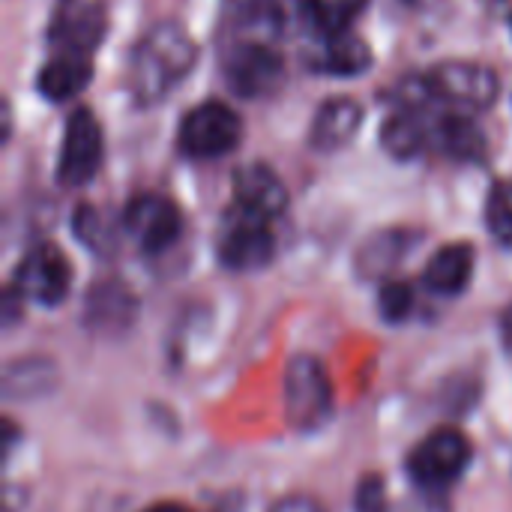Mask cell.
Here are the masks:
<instances>
[{
  "label": "cell",
  "mask_w": 512,
  "mask_h": 512,
  "mask_svg": "<svg viewBox=\"0 0 512 512\" xmlns=\"http://www.w3.org/2000/svg\"><path fill=\"white\" fill-rule=\"evenodd\" d=\"M198 45L177 24L162 21L150 27L129 57V90L138 105H153L165 99L195 66Z\"/></svg>",
  "instance_id": "6da1fadb"
},
{
  "label": "cell",
  "mask_w": 512,
  "mask_h": 512,
  "mask_svg": "<svg viewBox=\"0 0 512 512\" xmlns=\"http://www.w3.org/2000/svg\"><path fill=\"white\" fill-rule=\"evenodd\" d=\"M285 417L300 432L321 429L333 414V384L324 363L312 354H297L285 366Z\"/></svg>",
  "instance_id": "7a4b0ae2"
},
{
  "label": "cell",
  "mask_w": 512,
  "mask_h": 512,
  "mask_svg": "<svg viewBox=\"0 0 512 512\" xmlns=\"http://www.w3.org/2000/svg\"><path fill=\"white\" fill-rule=\"evenodd\" d=\"M243 123L225 102H201L180 123V153L189 159H219L240 144Z\"/></svg>",
  "instance_id": "3957f363"
},
{
  "label": "cell",
  "mask_w": 512,
  "mask_h": 512,
  "mask_svg": "<svg viewBox=\"0 0 512 512\" xmlns=\"http://www.w3.org/2000/svg\"><path fill=\"white\" fill-rule=\"evenodd\" d=\"M471 462V444L456 429H438L426 435L408 456V474L420 489H447Z\"/></svg>",
  "instance_id": "277c9868"
},
{
  "label": "cell",
  "mask_w": 512,
  "mask_h": 512,
  "mask_svg": "<svg viewBox=\"0 0 512 512\" xmlns=\"http://www.w3.org/2000/svg\"><path fill=\"white\" fill-rule=\"evenodd\" d=\"M219 261L234 273H252L273 261L276 255V237L270 231V222L234 207L222 225L219 243H216Z\"/></svg>",
  "instance_id": "5b68a950"
},
{
  "label": "cell",
  "mask_w": 512,
  "mask_h": 512,
  "mask_svg": "<svg viewBox=\"0 0 512 512\" xmlns=\"http://www.w3.org/2000/svg\"><path fill=\"white\" fill-rule=\"evenodd\" d=\"M432 102H447L456 111H483L498 99V75L480 63H441L426 75Z\"/></svg>",
  "instance_id": "8992f818"
},
{
  "label": "cell",
  "mask_w": 512,
  "mask_h": 512,
  "mask_svg": "<svg viewBox=\"0 0 512 512\" xmlns=\"http://www.w3.org/2000/svg\"><path fill=\"white\" fill-rule=\"evenodd\" d=\"M102 153H105V141H102L99 120L93 117L90 108H75L63 132L57 180L63 186L90 183L102 168Z\"/></svg>",
  "instance_id": "52a82bcc"
},
{
  "label": "cell",
  "mask_w": 512,
  "mask_h": 512,
  "mask_svg": "<svg viewBox=\"0 0 512 512\" xmlns=\"http://www.w3.org/2000/svg\"><path fill=\"white\" fill-rule=\"evenodd\" d=\"M108 30L105 6L96 0H57L48 24V42L54 51L90 57Z\"/></svg>",
  "instance_id": "ba28073f"
},
{
  "label": "cell",
  "mask_w": 512,
  "mask_h": 512,
  "mask_svg": "<svg viewBox=\"0 0 512 512\" xmlns=\"http://www.w3.org/2000/svg\"><path fill=\"white\" fill-rule=\"evenodd\" d=\"M225 78L234 93L246 99H258V96H270L282 84L285 63L279 51L264 39L240 42L225 57Z\"/></svg>",
  "instance_id": "9c48e42d"
},
{
  "label": "cell",
  "mask_w": 512,
  "mask_h": 512,
  "mask_svg": "<svg viewBox=\"0 0 512 512\" xmlns=\"http://www.w3.org/2000/svg\"><path fill=\"white\" fill-rule=\"evenodd\" d=\"M123 231L138 243L141 252L159 255L177 243V237L183 231V219H180V210L168 198L144 192L126 204Z\"/></svg>",
  "instance_id": "30bf717a"
},
{
  "label": "cell",
  "mask_w": 512,
  "mask_h": 512,
  "mask_svg": "<svg viewBox=\"0 0 512 512\" xmlns=\"http://www.w3.org/2000/svg\"><path fill=\"white\" fill-rule=\"evenodd\" d=\"M72 270L57 246L30 249L15 270V294L39 306H57L69 294Z\"/></svg>",
  "instance_id": "8fae6325"
},
{
  "label": "cell",
  "mask_w": 512,
  "mask_h": 512,
  "mask_svg": "<svg viewBox=\"0 0 512 512\" xmlns=\"http://www.w3.org/2000/svg\"><path fill=\"white\" fill-rule=\"evenodd\" d=\"M303 60H306V66L312 72L348 78V75H360V72H366L372 66V51L351 30H342V33H318L312 39V45L306 48Z\"/></svg>",
  "instance_id": "7c38bea8"
},
{
  "label": "cell",
  "mask_w": 512,
  "mask_h": 512,
  "mask_svg": "<svg viewBox=\"0 0 512 512\" xmlns=\"http://www.w3.org/2000/svg\"><path fill=\"white\" fill-rule=\"evenodd\" d=\"M234 207L273 222L288 207V189L270 165L252 162L234 174Z\"/></svg>",
  "instance_id": "4fadbf2b"
},
{
  "label": "cell",
  "mask_w": 512,
  "mask_h": 512,
  "mask_svg": "<svg viewBox=\"0 0 512 512\" xmlns=\"http://www.w3.org/2000/svg\"><path fill=\"white\" fill-rule=\"evenodd\" d=\"M474 276V249L471 243L441 246L423 270V285L438 297H459Z\"/></svg>",
  "instance_id": "5bb4252c"
},
{
  "label": "cell",
  "mask_w": 512,
  "mask_h": 512,
  "mask_svg": "<svg viewBox=\"0 0 512 512\" xmlns=\"http://www.w3.org/2000/svg\"><path fill=\"white\" fill-rule=\"evenodd\" d=\"M363 123V108L354 99H330L318 108L315 120H312V132H309V144L321 153H333L342 150L360 129Z\"/></svg>",
  "instance_id": "9a60e30c"
},
{
  "label": "cell",
  "mask_w": 512,
  "mask_h": 512,
  "mask_svg": "<svg viewBox=\"0 0 512 512\" xmlns=\"http://www.w3.org/2000/svg\"><path fill=\"white\" fill-rule=\"evenodd\" d=\"M84 318L96 333H120L135 318V297L123 282H99L87 294Z\"/></svg>",
  "instance_id": "2e32d148"
},
{
  "label": "cell",
  "mask_w": 512,
  "mask_h": 512,
  "mask_svg": "<svg viewBox=\"0 0 512 512\" xmlns=\"http://www.w3.org/2000/svg\"><path fill=\"white\" fill-rule=\"evenodd\" d=\"M90 78H93L90 57L54 51V57L39 69L36 87L48 102H66L75 93H81L90 84Z\"/></svg>",
  "instance_id": "e0dca14e"
},
{
  "label": "cell",
  "mask_w": 512,
  "mask_h": 512,
  "mask_svg": "<svg viewBox=\"0 0 512 512\" xmlns=\"http://www.w3.org/2000/svg\"><path fill=\"white\" fill-rule=\"evenodd\" d=\"M420 240V234L408 231V228H390V231H378L372 234L360 252H357V270L363 276H384L390 270L399 267V261L414 249V243Z\"/></svg>",
  "instance_id": "ac0fdd59"
},
{
  "label": "cell",
  "mask_w": 512,
  "mask_h": 512,
  "mask_svg": "<svg viewBox=\"0 0 512 512\" xmlns=\"http://www.w3.org/2000/svg\"><path fill=\"white\" fill-rule=\"evenodd\" d=\"M432 141V129L423 120V108H399L381 129V144L396 159H414Z\"/></svg>",
  "instance_id": "d6986e66"
},
{
  "label": "cell",
  "mask_w": 512,
  "mask_h": 512,
  "mask_svg": "<svg viewBox=\"0 0 512 512\" xmlns=\"http://www.w3.org/2000/svg\"><path fill=\"white\" fill-rule=\"evenodd\" d=\"M432 135H435V144L453 159H480L486 153L483 129L471 117H465L462 111L441 117L438 126L432 129Z\"/></svg>",
  "instance_id": "ffe728a7"
},
{
  "label": "cell",
  "mask_w": 512,
  "mask_h": 512,
  "mask_svg": "<svg viewBox=\"0 0 512 512\" xmlns=\"http://www.w3.org/2000/svg\"><path fill=\"white\" fill-rule=\"evenodd\" d=\"M366 9V0H303V12L315 33L351 30V21Z\"/></svg>",
  "instance_id": "44dd1931"
},
{
  "label": "cell",
  "mask_w": 512,
  "mask_h": 512,
  "mask_svg": "<svg viewBox=\"0 0 512 512\" xmlns=\"http://www.w3.org/2000/svg\"><path fill=\"white\" fill-rule=\"evenodd\" d=\"M72 228H75V237L96 255H111V249L117 246L114 228L105 222V216L96 207H78Z\"/></svg>",
  "instance_id": "7402d4cb"
},
{
  "label": "cell",
  "mask_w": 512,
  "mask_h": 512,
  "mask_svg": "<svg viewBox=\"0 0 512 512\" xmlns=\"http://www.w3.org/2000/svg\"><path fill=\"white\" fill-rule=\"evenodd\" d=\"M486 219H489L492 234H495L504 246H512V183L495 186V192L489 195Z\"/></svg>",
  "instance_id": "603a6c76"
},
{
  "label": "cell",
  "mask_w": 512,
  "mask_h": 512,
  "mask_svg": "<svg viewBox=\"0 0 512 512\" xmlns=\"http://www.w3.org/2000/svg\"><path fill=\"white\" fill-rule=\"evenodd\" d=\"M414 309V291L411 285L405 282H387L381 288V315L390 321V324H399L411 315Z\"/></svg>",
  "instance_id": "cb8c5ba5"
},
{
  "label": "cell",
  "mask_w": 512,
  "mask_h": 512,
  "mask_svg": "<svg viewBox=\"0 0 512 512\" xmlns=\"http://www.w3.org/2000/svg\"><path fill=\"white\" fill-rule=\"evenodd\" d=\"M357 512H387V492H384V480L378 474H369L357 483Z\"/></svg>",
  "instance_id": "d4e9b609"
},
{
  "label": "cell",
  "mask_w": 512,
  "mask_h": 512,
  "mask_svg": "<svg viewBox=\"0 0 512 512\" xmlns=\"http://www.w3.org/2000/svg\"><path fill=\"white\" fill-rule=\"evenodd\" d=\"M270 512H324V507L315 501V498H306V495H291L285 501H279Z\"/></svg>",
  "instance_id": "484cf974"
},
{
  "label": "cell",
  "mask_w": 512,
  "mask_h": 512,
  "mask_svg": "<svg viewBox=\"0 0 512 512\" xmlns=\"http://www.w3.org/2000/svg\"><path fill=\"white\" fill-rule=\"evenodd\" d=\"M501 333H504V345H507V351H512V306L504 312V318H501Z\"/></svg>",
  "instance_id": "4316f807"
},
{
  "label": "cell",
  "mask_w": 512,
  "mask_h": 512,
  "mask_svg": "<svg viewBox=\"0 0 512 512\" xmlns=\"http://www.w3.org/2000/svg\"><path fill=\"white\" fill-rule=\"evenodd\" d=\"M144 512H189L183 504H156V507H147Z\"/></svg>",
  "instance_id": "83f0119b"
}]
</instances>
